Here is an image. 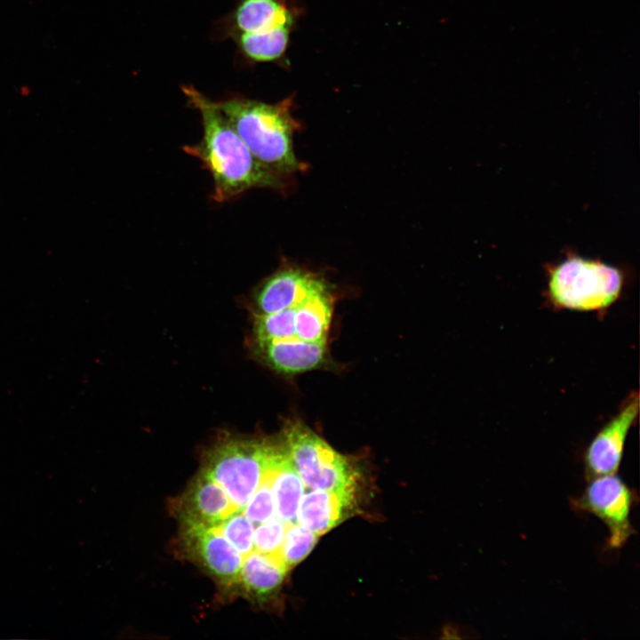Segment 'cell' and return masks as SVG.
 Instances as JSON below:
<instances>
[{"instance_id": "1", "label": "cell", "mask_w": 640, "mask_h": 640, "mask_svg": "<svg viewBox=\"0 0 640 640\" xmlns=\"http://www.w3.org/2000/svg\"><path fill=\"white\" fill-rule=\"evenodd\" d=\"M181 91L199 113L203 126L201 140L182 149L197 158L211 174L212 201L228 202L253 188H285L284 179L271 173L256 160L216 101L192 85H183Z\"/></svg>"}, {"instance_id": "2", "label": "cell", "mask_w": 640, "mask_h": 640, "mask_svg": "<svg viewBox=\"0 0 640 640\" xmlns=\"http://www.w3.org/2000/svg\"><path fill=\"white\" fill-rule=\"evenodd\" d=\"M216 103L266 170L286 180L302 169L293 149L299 124L292 115L291 99L268 104L234 95Z\"/></svg>"}, {"instance_id": "3", "label": "cell", "mask_w": 640, "mask_h": 640, "mask_svg": "<svg viewBox=\"0 0 640 640\" xmlns=\"http://www.w3.org/2000/svg\"><path fill=\"white\" fill-rule=\"evenodd\" d=\"M545 299L554 309L604 315L620 297L625 276L617 267L598 259L568 253L548 264Z\"/></svg>"}, {"instance_id": "4", "label": "cell", "mask_w": 640, "mask_h": 640, "mask_svg": "<svg viewBox=\"0 0 640 640\" xmlns=\"http://www.w3.org/2000/svg\"><path fill=\"white\" fill-rule=\"evenodd\" d=\"M283 446L256 439L228 438L207 453L203 472L220 484L241 510L272 468Z\"/></svg>"}, {"instance_id": "5", "label": "cell", "mask_w": 640, "mask_h": 640, "mask_svg": "<svg viewBox=\"0 0 640 640\" xmlns=\"http://www.w3.org/2000/svg\"><path fill=\"white\" fill-rule=\"evenodd\" d=\"M284 447L304 485L311 490L356 492V468L307 426L291 423Z\"/></svg>"}, {"instance_id": "6", "label": "cell", "mask_w": 640, "mask_h": 640, "mask_svg": "<svg viewBox=\"0 0 640 640\" xmlns=\"http://www.w3.org/2000/svg\"><path fill=\"white\" fill-rule=\"evenodd\" d=\"M588 480L583 492L572 499L571 505L578 512L600 519L608 530V547L619 549L636 533L630 519L636 492L617 473Z\"/></svg>"}, {"instance_id": "7", "label": "cell", "mask_w": 640, "mask_h": 640, "mask_svg": "<svg viewBox=\"0 0 640 640\" xmlns=\"http://www.w3.org/2000/svg\"><path fill=\"white\" fill-rule=\"evenodd\" d=\"M186 554L228 592L238 590L243 555L217 527H182Z\"/></svg>"}, {"instance_id": "8", "label": "cell", "mask_w": 640, "mask_h": 640, "mask_svg": "<svg viewBox=\"0 0 640 640\" xmlns=\"http://www.w3.org/2000/svg\"><path fill=\"white\" fill-rule=\"evenodd\" d=\"M639 393L631 391L618 412L598 430L587 446L584 469L587 479L615 474L622 461L629 430L638 420Z\"/></svg>"}, {"instance_id": "9", "label": "cell", "mask_w": 640, "mask_h": 640, "mask_svg": "<svg viewBox=\"0 0 640 640\" xmlns=\"http://www.w3.org/2000/svg\"><path fill=\"white\" fill-rule=\"evenodd\" d=\"M181 527H217L238 509L215 481L201 472L172 505Z\"/></svg>"}, {"instance_id": "10", "label": "cell", "mask_w": 640, "mask_h": 640, "mask_svg": "<svg viewBox=\"0 0 640 640\" xmlns=\"http://www.w3.org/2000/svg\"><path fill=\"white\" fill-rule=\"evenodd\" d=\"M319 277L293 267H284L259 287L255 301L260 314L295 308L315 293L326 288Z\"/></svg>"}, {"instance_id": "11", "label": "cell", "mask_w": 640, "mask_h": 640, "mask_svg": "<svg viewBox=\"0 0 640 640\" xmlns=\"http://www.w3.org/2000/svg\"><path fill=\"white\" fill-rule=\"evenodd\" d=\"M355 506V492L312 490L300 501L298 522L319 536L349 516Z\"/></svg>"}, {"instance_id": "12", "label": "cell", "mask_w": 640, "mask_h": 640, "mask_svg": "<svg viewBox=\"0 0 640 640\" xmlns=\"http://www.w3.org/2000/svg\"><path fill=\"white\" fill-rule=\"evenodd\" d=\"M288 570L282 560L252 550L243 558L238 590L257 604L277 596Z\"/></svg>"}, {"instance_id": "13", "label": "cell", "mask_w": 640, "mask_h": 640, "mask_svg": "<svg viewBox=\"0 0 640 640\" xmlns=\"http://www.w3.org/2000/svg\"><path fill=\"white\" fill-rule=\"evenodd\" d=\"M291 12L281 0H239L228 19L226 34H260L290 27Z\"/></svg>"}, {"instance_id": "14", "label": "cell", "mask_w": 640, "mask_h": 640, "mask_svg": "<svg viewBox=\"0 0 640 640\" xmlns=\"http://www.w3.org/2000/svg\"><path fill=\"white\" fill-rule=\"evenodd\" d=\"M265 360L275 370L298 373L317 367L326 352V340L306 341L296 336L258 345Z\"/></svg>"}, {"instance_id": "15", "label": "cell", "mask_w": 640, "mask_h": 640, "mask_svg": "<svg viewBox=\"0 0 640 640\" xmlns=\"http://www.w3.org/2000/svg\"><path fill=\"white\" fill-rule=\"evenodd\" d=\"M272 491L276 516L286 524L296 523L299 504L304 494V484L286 449L276 467Z\"/></svg>"}, {"instance_id": "16", "label": "cell", "mask_w": 640, "mask_h": 640, "mask_svg": "<svg viewBox=\"0 0 640 640\" xmlns=\"http://www.w3.org/2000/svg\"><path fill=\"white\" fill-rule=\"evenodd\" d=\"M332 312V298L326 287L295 308V336L306 341L326 340Z\"/></svg>"}, {"instance_id": "17", "label": "cell", "mask_w": 640, "mask_h": 640, "mask_svg": "<svg viewBox=\"0 0 640 640\" xmlns=\"http://www.w3.org/2000/svg\"><path fill=\"white\" fill-rule=\"evenodd\" d=\"M290 27H281L260 34H240L233 36L243 57L252 62H267L279 59L284 52Z\"/></svg>"}, {"instance_id": "18", "label": "cell", "mask_w": 640, "mask_h": 640, "mask_svg": "<svg viewBox=\"0 0 640 640\" xmlns=\"http://www.w3.org/2000/svg\"><path fill=\"white\" fill-rule=\"evenodd\" d=\"M254 335L258 345L295 336V308L255 316Z\"/></svg>"}, {"instance_id": "19", "label": "cell", "mask_w": 640, "mask_h": 640, "mask_svg": "<svg viewBox=\"0 0 640 640\" xmlns=\"http://www.w3.org/2000/svg\"><path fill=\"white\" fill-rule=\"evenodd\" d=\"M284 452L285 449L284 448L272 468L265 473L262 481L252 498L242 509L244 516L252 524H260L275 516L276 507L272 482L276 467Z\"/></svg>"}, {"instance_id": "20", "label": "cell", "mask_w": 640, "mask_h": 640, "mask_svg": "<svg viewBox=\"0 0 640 640\" xmlns=\"http://www.w3.org/2000/svg\"><path fill=\"white\" fill-rule=\"evenodd\" d=\"M318 535L296 523L288 524L281 548V559L289 571L300 563L314 548Z\"/></svg>"}, {"instance_id": "21", "label": "cell", "mask_w": 640, "mask_h": 640, "mask_svg": "<svg viewBox=\"0 0 640 640\" xmlns=\"http://www.w3.org/2000/svg\"><path fill=\"white\" fill-rule=\"evenodd\" d=\"M218 528L226 540L244 556L253 548V524L242 509L231 514Z\"/></svg>"}, {"instance_id": "22", "label": "cell", "mask_w": 640, "mask_h": 640, "mask_svg": "<svg viewBox=\"0 0 640 640\" xmlns=\"http://www.w3.org/2000/svg\"><path fill=\"white\" fill-rule=\"evenodd\" d=\"M287 524H288L276 516L260 524L253 532V545L255 550L282 560L280 555L281 548L284 540Z\"/></svg>"}]
</instances>
